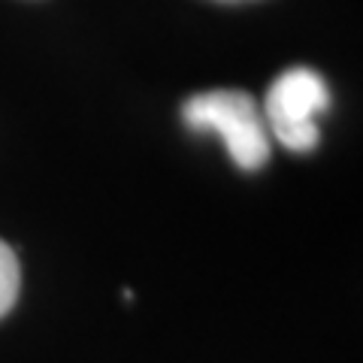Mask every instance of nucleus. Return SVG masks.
<instances>
[{
    "instance_id": "1",
    "label": "nucleus",
    "mask_w": 363,
    "mask_h": 363,
    "mask_svg": "<svg viewBox=\"0 0 363 363\" xmlns=\"http://www.w3.org/2000/svg\"><path fill=\"white\" fill-rule=\"evenodd\" d=\"M185 128L197 133H218L230 161L255 173L269 161V130L252 94L240 88H215L188 97L182 106Z\"/></svg>"
},
{
    "instance_id": "3",
    "label": "nucleus",
    "mask_w": 363,
    "mask_h": 363,
    "mask_svg": "<svg viewBox=\"0 0 363 363\" xmlns=\"http://www.w3.org/2000/svg\"><path fill=\"white\" fill-rule=\"evenodd\" d=\"M18 288H21V269H18V257L4 240H0V318H4L18 300Z\"/></svg>"
},
{
    "instance_id": "2",
    "label": "nucleus",
    "mask_w": 363,
    "mask_h": 363,
    "mask_svg": "<svg viewBox=\"0 0 363 363\" xmlns=\"http://www.w3.org/2000/svg\"><path fill=\"white\" fill-rule=\"evenodd\" d=\"M330 109V88L312 67H288L272 79L264 100V124L288 152L306 155L321 140L318 116Z\"/></svg>"
},
{
    "instance_id": "4",
    "label": "nucleus",
    "mask_w": 363,
    "mask_h": 363,
    "mask_svg": "<svg viewBox=\"0 0 363 363\" xmlns=\"http://www.w3.org/2000/svg\"><path fill=\"white\" fill-rule=\"evenodd\" d=\"M215 4H245V0H215Z\"/></svg>"
}]
</instances>
